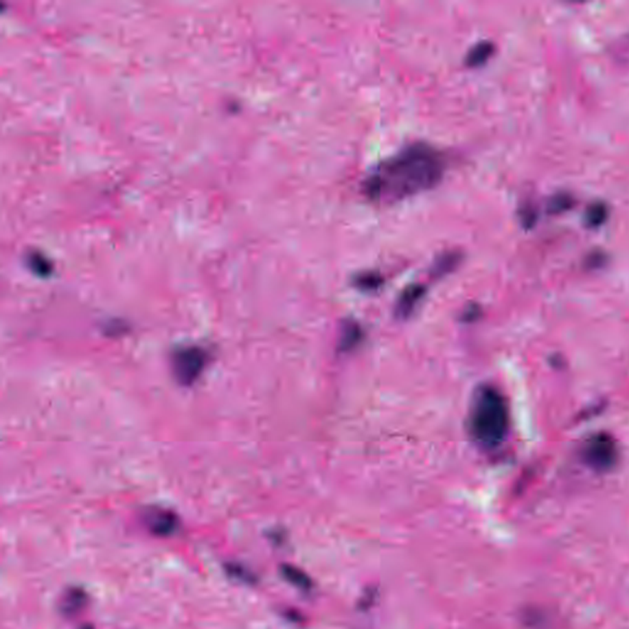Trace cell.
I'll return each instance as SVG.
<instances>
[{
  "label": "cell",
  "instance_id": "obj_1",
  "mask_svg": "<svg viewBox=\"0 0 629 629\" xmlns=\"http://www.w3.org/2000/svg\"><path fill=\"white\" fill-rule=\"evenodd\" d=\"M444 157L435 148L415 143L387 157L364 181L367 198L379 203H396L426 192L443 179Z\"/></svg>",
  "mask_w": 629,
  "mask_h": 629
},
{
  "label": "cell",
  "instance_id": "obj_2",
  "mask_svg": "<svg viewBox=\"0 0 629 629\" xmlns=\"http://www.w3.org/2000/svg\"><path fill=\"white\" fill-rule=\"evenodd\" d=\"M470 423L472 435L483 446H494L503 439L507 423L505 406L493 389L478 391Z\"/></svg>",
  "mask_w": 629,
  "mask_h": 629
},
{
  "label": "cell",
  "instance_id": "obj_3",
  "mask_svg": "<svg viewBox=\"0 0 629 629\" xmlns=\"http://www.w3.org/2000/svg\"><path fill=\"white\" fill-rule=\"evenodd\" d=\"M205 364V354L199 348H187L176 353L174 370L177 379L183 384H191L198 378Z\"/></svg>",
  "mask_w": 629,
  "mask_h": 629
},
{
  "label": "cell",
  "instance_id": "obj_4",
  "mask_svg": "<svg viewBox=\"0 0 629 629\" xmlns=\"http://www.w3.org/2000/svg\"><path fill=\"white\" fill-rule=\"evenodd\" d=\"M148 525L154 534L160 536H168L175 531L177 520L174 514L165 510H155L149 514Z\"/></svg>",
  "mask_w": 629,
  "mask_h": 629
},
{
  "label": "cell",
  "instance_id": "obj_5",
  "mask_svg": "<svg viewBox=\"0 0 629 629\" xmlns=\"http://www.w3.org/2000/svg\"><path fill=\"white\" fill-rule=\"evenodd\" d=\"M493 53V45L490 42H481L471 48L466 57V65L468 67H478L485 63Z\"/></svg>",
  "mask_w": 629,
  "mask_h": 629
},
{
  "label": "cell",
  "instance_id": "obj_6",
  "mask_svg": "<svg viewBox=\"0 0 629 629\" xmlns=\"http://www.w3.org/2000/svg\"><path fill=\"white\" fill-rule=\"evenodd\" d=\"M87 601V595L82 590H71L65 595L62 601V610L67 613H73L80 610Z\"/></svg>",
  "mask_w": 629,
  "mask_h": 629
},
{
  "label": "cell",
  "instance_id": "obj_7",
  "mask_svg": "<svg viewBox=\"0 0 629 629\" xmlns=\"http://www.w3.org/2000/svg\"><path fill=\"white\" fill-rule=\"evenodd\" d=\"M283 575H284L290 583L297 585L299 588H308L310 586L309 577H306L303 571H299L297 568L284 567V568H283Z\"/></svg>",
  "mask_w": 629,
  "mask_h": 629
},
{
  "label": "cell",
  "instance_id": "obj_8",
  "mask_svg": "<svg viewBox=\"0 0 629 629\" xmlns=\"http://www.w3.org/2000/svg\"><path fill=\"white\" fill-rule=\"evenodd\" d=\"M82 629H93V628H90V627H85V628H82Z\"/></svg>",
  "mask_w": 629,
  "mask_h": 629
}]
</instances>
